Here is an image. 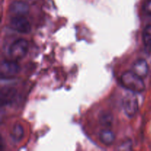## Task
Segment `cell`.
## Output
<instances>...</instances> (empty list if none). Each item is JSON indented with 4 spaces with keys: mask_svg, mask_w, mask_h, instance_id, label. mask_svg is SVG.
Returning <instances> with one entry per match:
<instances>
[{
    "mask_svg": "<svg viewBox=\"0 0 151 151\" xmlns=\"http://www.w3.org/2000/svg\"><path fill=\"white\" fill-rule=\"evenodd\" d=\"M100 139L103 145L109 146L114 143L115 140V135L111 130L104 129L100 131Z\"/></svg>",
    "mask_w": 151,
    "mask_h": 151,
    "instance_id": "8",
    "label": "cell"
},
{
    "mask_svg": "<svg viewBox=\"0 0 151 151\" xmlns=\"http://www.w3.org/2000/svg\"><path fill=\"white\" fill-rule=\"evenodd\" d=\"M122 85L129 91L134 93L142 92L145 88V85L142 78L139 76L134 71H126L120 78Z\"/></svg>",
    "mask_w": 151,
    "mask_h": 151,
    "instance_id": "1",
    "label": "cell"
},
{
    "mask_svg": "<svg viewBox=\"0 0 151 151\" xmlns=\"http://www.w3.org/2000/svg\"><path fill=\"white\" fill-rule=\"evenodd\" d=\"M29 50V43L24 38L15 41L10 47V55L15 60L24 58L27 54Z\"/></svg>",
    "mask_w": 151,
    "mask_h": 151,
    "instance_id": "2",
    "label": "cell"
},
{
    "mask_svg": "<svg viewBox=\"0 0 151 151\" xmlns=\"http://www.w3.org/2000/svg\"><path fill=\"white\" fill-rule=\"evenodd\" d=\"M29 11V5L24 1H15L10 6V12L14 16H25Z\"/></svg>",
    "mask_w": 151,
    "mask_h": 151,
    "instance_id": "6",
    "label": "cell"
},
{
    "mask_svg": "<svg viewBox=\"0 0 151 151\" xmlns=\"http://www.w3.org/2000/svg\"><path fill=\"white\" fill-rule=\"evenodd\" d=\"M133 71L141 78H145L149 71L147 61L143 58L137 60L133 65Z\"/></svg>",
    "mask_w": 151,
    "mask_h": 151,
    "instance_id": "7",
    "label": "cell"
},
{
    "mask_svg": "<svg viewBox=\"0 0 151 151\" xmlns=\"http://www.w3.org/2000/svg\"><path fill=\"white\" fill-rule=\"evenodd\" d=\"M20 66L13 60H3L0 66L1 75L5 78H11L20 72Z\"/></svg>",
    "mask_w": 151,
    "mask_h": 151,
    "instance_id": "5",
    "label": "cell"
},
{
    "mask_svg": "<svg viewBox=\"0 0 151 151\" xmlns=\"http://www.w3.org/2000/svg\"><path fill=\"white\" fill-rule=\"evenodd\" d=\"M24 136V129L23 127L19 124H16L13 126V130H12L11 137L14 141L18 142L20 141Z\"/></svg>",
    "mask_w": 151,
    "mask_h": 151,
    "instance_id": "10",
    "label": "cell"
},
{
    "mask_svg": "<svg viewBox=\"0 0 151 151\" xmlns=\"http://www.w3.org/2000/svg\"><path fill=\"white\" fill-rule=\"evenodd\" d=\"M10 27L15 31L21 33H29L31 30V26L29 21L24 16H14L10 21Z\"/></svg>",
    "mask_w": 151,
    "mask_h": 151,
    "instance_id": "4",
    "label": "cell"
},
{
    "mask_svg": "<svg viewBox=\"0 0 151 151\" xmlns=\"http://www.w3.org/2000/svg\"><path fill=\"white\" fill-rule=\"evenodd\" d=\"M143 10L147 14L151 15V0H147L143 4Z\"/></svg>",
    "mask_w": 151,
    "mask_h": 151,
    "instance_id": "12",
    "label": "cell"
},
{
    "mask_svg": "<svg viewBox=\"0 0 151 151\" xmlns=\"http://www.w3.org/2000/svg\"><path fill=\"white\" fill-rule=\"evenodd\" d=\"M99 121L103 126H111L113 122V115L109 111H102L99 116Z\"/></svg>",
    "mask_w": 151,
    "mask_h": 151,
    "instance_id": "9",
    "label": "cell"
},
{
    "mask_svg": "<svg viewBox=\"0 0 151 151\" xmlns=\"http://www.w3.org/2000/svg\"><path fill=\"white\" fill-rule=\"evenodd\" d=\"M142 41L146 47L151 46V24H148L145 27L142 32Z\"/></svg>",
    "mask_w": 151,
    "mask_h": 151,
    "instance_id": "11",
    "label": "cell"
},
{
    "mask_svg": "<svg viewBox=\"0 0 151 151\" xmlns=\"http://www.w3.org/2000/svg\"><path fill=\"white\" fill-rule=\"evenodd\" d=\"M122 105H123V109L125 114L128 116L132 117L137 114L139 105L138 100H137L134 92L130 91L129 93L125 94L122 100Z\"/></svg>",
    "mask_w": 151,
    "mask_h": 151,
    "instance_id": "3",
    "label": "cell"
}]
</instances>
